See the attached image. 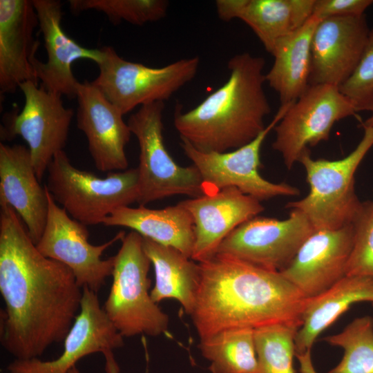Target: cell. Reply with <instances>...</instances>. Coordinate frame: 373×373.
I'll return each instance as SVG.
<instances>
[{"label":"cell","mask_w":373,"mask_h":373,"mask_svg":"<svg viewBox=\"0 0 373 373\" xmlns=\"http://www.w3.org/2000/svg\"><path fill=\"white\" fill-rule=\"evenodd\" d=\"M1 343L15 357L37 358L64 341L83 291L65 265L42 255L17 212L0 202Z\"/></svg>","instance_id":"obj_1"},{"label":"cell","mask_w":373,"mask_h":373,"mask_svg":"<svg viewBox=\"0 0 373 373\" xmlns=\"http://www.w3.org/2000/svg\"><path fill=\"white\" fill-rule=\"evenodd\" d=\"M198 263L200 285L191 316L200 339L228 329L301 326L307 298L280 272L219 253Z\"/></svg>","instance_id":"obj_2"},{"label":"cell","mask_w":373,"mask_h":373,"mask_svg":"<svg viewBox=\"0 0 373 373\" xmlns=\"http://www.w3.org/2000/svg\"><path fill=\"white\" fill-rule=\"evenodd\" d=\"M262 57L238 54L228 62L229 77L191 110L177 107L174 126L181 140L202 152L223 153L254 140L271 112L263 84Z\"/></svg>","instance_id":"obj_3"},{"label":"cell","mask_w":373,"mask_h":373,"mask_svg":"<svg viewBox=\"0 0 373 373\" xmlns=\"http://www.w3.org/2000/svg\"><path fill=\"white\" fill-rule=\"evenodd\" d=\"M363 128L362 139L345 157L313 159L307 149L299 159L309 191L304 198L288 202L286 207L302 211L315 229H337L352 224L361 208L354 175L373 146V126Z\"/></svg>","instance_id":"obj_4"},{"label":"cell","mask_w":373,"mask_h":373,"mask_svg":"<svg viewBox=\"0 0 373 373\" xmlns=\"http://www.w3.org/2000/svg\"><path fill=\"white\" fill-rule=\"evenodd\" d=\"M46 171V187L54 200L86 226L102 224L115 209L137 202L140 197L137 167L109 173L101 178L74 166L61 151L54 156Z\"/></svg>","instance_id":"obj_5"},{"label":"cell","mask_w":373,"mask_h":373,"mask_svg":"<svg viewBox=\"0 0 373 373\" xmlns=\"http://www.w3.org/2000/svg\"><path fill=\"white\" fill-rule=\"evenodd\" d=\"M114 257L113 281L104 309L124 337L166 333L169 316L151 296L149 271L151 262L143 247V237L131 231L122 239Z\"/></svg>","instance_id":"obj_6"},{"label":"cell","mask_w":373,"mask_h":373,"mask_svg":"<svg viewBox=\"0 0 373 373\" xmlns=\"http://www.w3.org/2000/svg\"><path fill=\"white\" fill-rule=\"evenodd\" d=\"M100 49L99 75L90 82L124 115L137 106L164 102L195 77L200 65L193 57L152 68L124 59L111 46Z\"/></svg>","instance_id":"obj_7"},{"label":"cell","mask_w":373,"mask_h":373,"mask_svg":"<svg viewBox=\"0 0 373 373\" xmlns=\"http://www.w3.org/2000/svg\"><path fill=\"white\" fill-rule=\"evenodd\" d=\"M164 102L146 104L132 114L127 124L137 139L139 155L140 206L174 195L197 198L204 195L197 168L181 166L164 145L162 113Z\"/></svg>","instance_id":"obj_8"},{"label":"cell","mask_w":373,"mask_h":373,"mask_svg":"<svg viewBox=\"0 0 373 373\" xmlns=\"http://www.w3.org/2000/svg\"><path fill=\"white\" fill-rule=\"evenodd\" d=\"M292 103L280 105L271 122L254 140L233 151L202 152L182 140L181 147L184 154L200 174L204 195L226 187H236L260 202L278 196L299 195L296 187L284 182H271L259 173L261 146Z\"/></svg>","instance_id":"obj_9"},{"label":"cell","mask_w":373,"mask_h":373,"mask_svg":"<svg viewBox=\"0 0 373 373\" xmlns=\"http://www.w3.org/2000/svg\"><path fill=\"white\" fill-rule=\"evenodd\" d=\"M24 96L21 111L13 109L3 117V141L21 137L28 144L36 175L41 181L54 156L64 151L73 110L64 106L61 95L26 82L19 86Z\"/></svg>","instance_id":"obj_10"},{"label":"cell","mask_w":373,"mask_h":373,"mask_svg":"<svg viewBox=\"0 0 373 373\" xmlns=\"http://www.w3.org/2000/svg\"><path fill=\"white\" fill-rule=\"evenodd\" d=\"M356 113L338 87L309 86L274 127L272 148L281 154L285 165L290 169L309 147L329 140L335 122Z\"/></svg>","instance_id":"obj_11"},{"label":"cell","mask_w":373,"mask_h":373,"mask_svg":"<svg viewBox=\"0 0 373 373\" xmlns=\"http://www.w3.org/2000/svg\"><path fill=\"white\" fill-rule=\"evenodd\" d=\"M47 192V220L36 247L44 256L67 266L82 288L86 287L97 293L106 278L112 275L114 266L113 256L102 259V256L109 247L122 240L125 233L120 231L102 245L90 244L86 226L72 218L48 189Z\"/></svg>","instance_id":"obj_12"},{"label":"cell","mask_w":373,"mask_h":373,"mask_svg":"<svg viewBox=\"0 0 373 373\" xmlns=\"http://www.w3.org/2000/svg\"><path fill=\"white\" fill-rule=\"evenodd\" d=\"M79 312L64 340V351L57 358L15 359L8 366L11 373H68L84 356L100 352L106 373H119L114 350L124 345V336L101 307L97 293L85 287Z\"/></svg>","instance_id":"obj_13"},{"label":"cell","mask_w":373,"mask_h":373,"mask_svg":"<svg viewBox=\"0 0 373 373\" xmlns=\"http://www.w3.org/2000/svg\"><path fill=\"white\" fill-rule=\"evenodd\" d=\"M314 229L307 217L296 209L283 220L257 216L231 232L217 253L281 272Z\"/></svg>","instance_id":"obj_14"},{"label":"cell","mask_w":373,"mask_h":373,"mask_svg":"<svg viewBox=\"0 0 373 373\" xmlns=\"http://www.w3.org/2000/svg\"><path fill=\"white\" fill-rule=\"evenodd\" d=\"M370 29L365 15L321 20L311 42L309 86L339 87L354 70Z\"/></svg>","instance_id":"obj_15"},{"label":"cell","mask_w":373,"mask_h":373,"mask_svg":"<svg viewBox=\"0 0 373 373\" xmlns=\"http://www.w3.org/2000/svg\"><path fill=\"white\" fill-rule=\"evenodd\" d=\"M353 243L352 224L314 229L280 273L305 297L316 296L346 276Z\"/></svg>","instance_id":"obj_16"},{"label":"cell","mask_w":373,"mask_h":373,"mask_svg":"<svg viewBox=\"0 0 373 373\" xmlns=\"http://www.w3.org/2000/svg\"><path fill=\"white\" fill-rule=\"evenodd\" d=\"M77 124L86 135L95 167L100 171L126 170L125 147L132 135L124 115L90 82L77 86Z\"/></svg>","instance_id":"obj_17"},{"label":"cell","mask_w":373,"mask_h":373,"mask_svg":"<svg viewBox=\"0 0 373 373\" xmlns=\"http://www.w3.org/2000/svg\"><path fill=\"white\" fill-rule=\"evenodd\" d=\"M191 214L195 231L191 259L197 262L214 256L224 238L238 226L264 211L260 201L236 187L179 202Z\"/></svg>","instance_id":"obj_18"},{"label":"cell","mask_w":373,"mask_h":373,"mask_svg":"<svg viewBox=\"0 0 373 373\" xmlns=\"http://www.w3.org/2000/svg\"><path fill=\"white\" fill-rule=\"evenodd\" d=\"M33 3L47 54L46 62L37 57L32 61L36 77L48 91L76 97L79 82L73 75L72 64L81 59L98 64L102 58V50L100 48H86L66 35L61 26L60 1L33 0Z\"/></svg>","instance_id":"obj_19"},{"label":"cell","mask_w":373,"mask_h":373,"mask_svg":"<svg viewBox=\"0 0 373 373\" xmlns=\"http://www.w3.org/2000/svg\"><path fill=\"white\" fill-rule=\"evenodd\" d=\"M33 0H0V91L15 93L21 84L38 82L32 66L40 42Z\"/></svg>","instance_id":"obj_20"},{"label":"cell","mask_w":373,"mask_h":373,"mask_svg":"<svg viewBox=\"0 0 373 373\" xmlns=\"http://www.w3.org/2000/svg\"><path fill=\"white\" fill-rule=\"evenodd\" d=\"M28 148L0 143V202L10 205L25 224L37 245L48 213L46 186L39 184Z\"/></svg>","instance_id":"obj_21"},{"label":"cell","mask_w":373,"mask_h":373,"mask_svg":"<svg viewBox=\"0 0 373 373\" xmlns=\"http://www.w3.org/2000/svg\"><path fill=\"white\" fill-rule=\"evenodd\" d=\"M315 0H217L218 17L239 19L271 53L278 41L301 28L312 17Z\"/></svg>","instance_id":"obj_22"},{"label":"cell","mask_w":373,"mask_h":373,"mask_svg":"<svg viewBox=\"0 0 373 373\" xmlns=\"http://www.w3.org/2000/svg\"><path fill=\"white\" fill-rule=\"evenodd\" d=\"M361 302L373 305V277L345 276L322 293L307 298L296 336V354L311 352L318 336L352 305Z\"/></svg>","instance_id":"obj_23"},{"label":"cell","mask_w":373,"mask_h":373,"mask_svg":"<svg viewBox=\"0 0 373 373\" xmlns=\"http://www.w3.org/2000/svg\"><path fill=\"white\" fill-rule=\"evenodd\" d=\"M102 224L129 228L142 237L173 247L191 258L195 242L194 223L190 213L179 203L160 209L144 206L122 207L113 211Z\"/></svg>","instance_id":"obj_24"},{"label":"cell","mask_w":373,"mask_h":373,"mask_svg":"<svg viewBox=\"0 0 373 373\" xmlns=\"http://www.w3.org/2000/svg\"><path fill=\"white\" fill-rule=\"evenodd\" d=\"M319 21L312 15L301 28L274 47L271 55L274 61L265 80L278 93L280 105L295 102L309 87L311 42Z\"/></svg>","instance_id":"obj_25"},{"label":"cell","mask_w":373,"mask_h":373,"mask_svg":"<svg viewBox=\"0 0 373 373\" xmlns=\"http://www.w3.org/2000/svg\"><path fill=\"white\" fill-rule=\"evenodd\" d=\"M143 247L155 271V285L150 291L153 300L157 304L164 299H175L191 315L200 285L198 263L173 247L144 237Z\"/></svg>","instance_id":"obj_26"},{"label":"cell","mask_w":373,"mask_h":373,"mask_svg":"<svg viewBox=\"0 0 373 373\" xmlns=\"http://www.w3.org/2000/svg\"><path fill=\"white\" fill-rule=\"evenodd\" d=\"M199 349L211 373H258L254 329L221 331L200 339Z\"/></svg>","instance_id":"obj_27"},{"label":"cell","mask_w":373,"mask_h":373,"mask_svg":"<svg viewBox=\"0 0 373 373\" xmlns=\"http://www.w3.org/2000/svg\"><path fill=\"white\" fill-rule=\"evenodd\" d=\"M343 350L340 362L326 373H373V318L354 319L341 332L323 338Z\"/></svg>","instance_id":"obj_28"},{"label":"cell","mask_w":373,"mask_h":373,"mask_svg":"<svg viewBox=\"0 0 373 373\" xmlns=\"http://www.w3.org/2000/svg\"><path fill=\"white\" fill-rule=\"evenodd\" d=\"M299 327L274 324L254 329L258 373H295V339Z\"/></svg>","instance_id":"obj_29"},{"label":"cell","mask_w":373,"mask_h":373,"mask_svg":"<svg viewBox=\"0 0 373 373\" xmlns=\"http://www.w3.org/2000/svg\"><path fill=\"white\" fill-rule=\"evenodd\" d=\"M68 3L74 14L94 10L114 24L124 21L137 26L163 19L169 6L165 0H69Z\"/></svg>","instance_id":"obj_30"},{"label":"cell","mask_w":373,"mask_h":373,"mask_svg":"<svg viewBox=\"0 0 373 373\" xmlns=\"http://www.w3.org/2000/svg\"><path fill=\"white\" fill-rule=\"evenodd\" d=\"M352 225L354 243L346 276L373 277V198L362 202Z\"/></svg>","instance_id":"obj_31"},{"label":"cell","mask_w":373,"mask_h":373,"mask_svg":"<svg viewBox=\"0 0 373 373\" xmlns=\"http://www.w3.org/2000/svg\"><path fill=\"white\" fill-rule=\"evenodd\" d=\"M338 88L356 112L373 109V28L354 70Z\"/></svg>","instance_id":"obj_32"},{"label":"cell","mask_w":373,"mask_h":373,"mask_svg":"<svg viewBox=\"0 0 373 373\" xmlns=\"http://www.w3.org/2000/svg\"><path fill=\"white\" fill-rule=\"evenodd\" d=\"M373 0H315L312 15L320 21L336 17H358L365 15Z\"/></svg>","instance_id":"obj_33"},{"label":"cell","mask_w":373,"mask_h":373,"mask_svg":"<svg viewBox=\"0 0 373 373\" xmlns=\"http://www.w3.org/2000/svg\"><path fill=\"white\" fill-rule=\"evenodd\" d=\"M296 357L300 363L301 373H316L311 359V352L296 354Z\"/></svg>","instance_id":"obj_34"},{"label":"cell","mask_w":373,"mask_h":373,"mask_svg":"<svg viewBox=\"0 0 373 373\" xmlns=\"http://www.w3.org/2000/svg\"><path fill=\"white\" fill-rule=\"evenodd\" d=\"M372 115L362 124L363 126H373V109L371 111Z\"/></svg>","instance_id":"obj_35"},{"label":"cell","mask_w":373,"mask_h":373,"mask_svg":"<svg viewBox=\"0 0 373 373\" xmlns=\"http://www.w3.org/2000/svg\"><path fill=\"white\" fill-rule=\"evenodd\" d=\"M68 373H82L79 369L75 366H74L70 371Z\"/></svg>","instance_id":"obj_36"},{"label":"cell","mask_w":373,"mask_h":373,"mask_svg":"<svg viewBox=\"0 0 373 373\" xmlns=\"http://www.w3.org/2000/svg\"><path fill=\"white\" fill-rule=\"evenodd\" d=\"M372 306H373V305H372Z\"/></svg>","instance_id":"obj_37"}]
</instances>
